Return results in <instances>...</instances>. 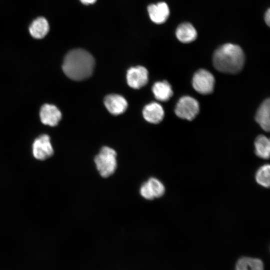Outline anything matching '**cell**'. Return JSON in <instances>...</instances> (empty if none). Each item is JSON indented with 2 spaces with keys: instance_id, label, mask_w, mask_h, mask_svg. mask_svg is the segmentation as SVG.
<instances>
[{
  "instance_id": "cell-19",
  "label": "cell",
  "mask_w": 270,
  "mask_h": 270,
  "mask_svg": "<svg viewBox=\"0 0 270 270\" xmlns=\"http://www.w3.org/2000/svg\"><path fill=\"white\" fill-rule=\"evenodd\" d=\"M147 182L154 198H160L163 196L165 192V188L160 180L154 178H149Z\"/></svg>"
},
{
  "instance_id": "cell-9",
  "label": "cell",
  "mask_w": 270,
  "mask_h": 270,
  "mask_svg": "<svg viewBox=\"0 0 270 270\" xmlns=\"http://www.w3.org/2000/svg\"><path fill=\"white\" fill-rule=\"evenodd\" d=\"M41 122L44 124L52 126H56L62 118V114L58 108L54 105L45 104L40 110Z\"/></svg>"
},
{
  "instance_id": "cell-12",
  "label": "cell",
  "mask_w": 270,
  "mask_h": 270,
  "mask_svg": "<svg viewBox=\"0 0 270 270\" xmlns=\"http://www.w3.org/2000/svg\"><path fill=\"white\" fill-rule=\"evenodd\" d=\"M270 100H266L258 108L255 119L260 127L265 131L269 132L270 128Z\"/></svg>"
},
{
  "instance_id": "cell-4",
  "label": "cell",
  "mask_w": 270,
  "mask_h": 270,
  "mask_svg": "<svg viewBox=\"0 0 270 270\" xmlns=\"http://www.w3.org/2000/svg\"><path fill=\"white\" fill-rule=\"evenodd\" d=\"M199 109L198 102L196 99L190 96H184L178 100L174 111L178 117L192 120L198 114Z\"/></svg>"
},
{
  "instance_id": "cell-13",
  "label": "cell",
  "mask_w": 270,
  "mask_h": 270,
  "mask_svg": "<svg viewBox=\"0 0 270 270\" xmlns=\"http://www.w3.org/2000/svg\"><path fill=\"white\" fill-rule=\"evenodd\" d=\"M178 39L183 43H190L196 40L197 32L190 23L184 22L178 26L176 32Z\"/></svg>"
},
{
  "instance_id": "cell-7",
  "label": "cell",
  "mask_w": 270,
  "mask_h": 270,
  "mask_svg": "<svg viewBox=\"0 0 270 270\" xmlns=\"http://www.w3.org/2000/svg\"><path fill=\"white\" fill-rule=\"evenodd\" d=\"M127 82L134 89H138L146 84L148 82V71L142 66L130 68L127 72Z\"/></svg>"
},
{
  "instance_id": "cell-2",
  "label": "cell",
  "mask_w": 270,
  "mask_h": 270,
  "mask_svg": "<svg viewBox=\"0 0 270 270\" xmlns=\"http://www.w3.org/2000/svg\"><path fill=\"white\" fill-rule=\"evenodd\" d=\"M213 64L218 71L226 74H236L242 68L244 55L240 46L226 44L219 47L213 56Z\"/></svg>"
},
{
  "instance_id": "cell-3",
  "label": "cell",
  "mask_w": 270,
  "mask_h": 270,
  "mask_svg": "<svg viewBox=\"0 0 270 270\" xmlns=\"http://www.w3.org/2000/svg\"><path fill=\"white\" fill-rule=\"evenodd\" d=\"M116 152L111 148L103 146L94 158V162L100 175L104 178L113 174L117 166Z\"/></svg>"
},
{
  "instance_id": "cell-11",
  "label": "cell",
  "mask_w": 270,
  "mask_h": 270,
  "mask_svg": "<svg viewBox=\"0 0 270 270\" xmlns=\"http://www.w3.org/2000/svg\"><path fill=\"white\" fill-rule=\"evenodd\" d=\"M144 119L152 124L160 122L164 117V110L160 104L152 102L146 105L142 111Z\"/></svg>"
},
{
  "instance_id": "cell-20",
  "label": "cell",
  "mask_w": 270,
  "mask_h": 270,
  "mask_svg": "<svg viewBox=\"0 0 270 270\" xmlns=\"http://www.w3.org/2000/svg\"><path fill=\"white\" fill-rule=\"evenodd\" d=\"M140 193L142 196L146 199L150 200L154 198L147 182L142 185Z\"/></svg>"
},
{
  "instance_id": "cell-1",
  "label": "cell",
  "mask_w": 270,
  "mask_h": 270,
  "mask_svg": "<svg viewBox=\"0 0 270 270\" xmlns=\"http://www.w3.org/2000/svg\"><path fill=\"white\" fill-rule=\"evenodd\" d=\"M95 66L92 56L86 50L76 48L66 55L62 70L70 78L76 81L83 80L92 74Z\"/></svg>"
},
{
  "instance_id": "cell-16",
  "label": "cell",
  "mask_w": 270,
  "mask_h": 270,
  "mask_svg": "<svg viewBox=\"0 0 270 270\" xmlns=\"http://www.w3.org/2000/svg\"><path fill=\"white\" fill-rule=\"evenodd\" d=\"M234 270H264V266L258 258L245 256L237 261Z\"/></svg>"
},
{
  "instance_id": "cell-14",
  "label": "cell",
  "mask_w": 270,
  "mask_h": 270,
  "mask_svg": "<svg viewBox=\"0 0 270 270\" xmlns=\"http://www.w3.org/2000/svg\"><path fill=\"white\" fill-rule=\"evenodd\" d=\"M152 91L155 98L161 102L168 101L173 94L170 84L166 80L154 83L152 87Z\"/></svg>"
},
{
  "instance_id": "cell-22",
  "label": "cell",
  "mask_w": 270,
  "mask_h": 270,
  "mask_svg": "<svg viewBox=\"0 0 270 270\" xmlns=\"http://www.w3.org/2000/svg\"><path fill=\"white\" fill-rule=\"evenodd\" d=\"M84 4H90L94 3L96 0H80Z\"/></svg>"
},
{
  "instance_id": "cell-5",
  "label": "cell",
  "mask_w": 270,
  "mask_h": 270,
  "mask_svg": "<svg viewBox=\"0 0 270 270\" xmlns=\"http://www.w3.org/2000/svg\"><path fill=\"white\" fill-rule=\"evenodd\" d=\"M192 84L194 88L198 93L210 94L214 90V78L210 72L200 69L194 74Z\"/></svg>"
},
{
  "instance_id": "cell-10",
  "label": "cell",
  "mask_w": 270,
  "mask_h": 270,
  "mask_svg": "<svg viewBox=\"0 0 270 270\" xmlns=\"http://www.w3.org/2000/svg\"><path fill=\"white\" fill-rule=\"evenodd\" d=\"M148 12L152 21L157 24L164 22L170 15L169 8L164 2L149 5Z\"/></svg>"
},
{
  "instance_id": "cell-6",
  "label": "cell",
  "mask_w": 270,
  "mask_h": 270,
  "mask_svg": "<svg viewBox=\"0 0 270 270\" xmlns=\"http://www.w3.org/2000/svg\"><path fill=\"white\" fill-rule=\"evenodd\" d=\"M54 152L48 135L42 134L34 140L32 152L35 158L40 160H46L52 156Z\"/></svg>"
},
{
  "instance_id": "cell-8",
  "label": "cell",
  "mask_w": 270,
  "mask_h": 270,
  "mask_svg": "<svg viewBox=\"0 0 270 270\" xmlns=\"http://www.w3.org/2000/svg\"><path fill=\"white\" fill-rule=\"evenodd\" d=\"M104 104L108 111L115 116L124 113L128 107L126 100L122 96L116 94L106 96L104 99Z\"/></svg>"
},
{
  "instance_id": "cell-18",
  "label": "cell",
  "mask_w": 270,
  "mask_h": 270,
  "mask_svg": "<svg viewBox=\"0 0 270 270\" xmlns=\"http://www.w3.org/2000/svg\"><path fill=\"white\" fill-rule=\"evenodd\" d=\"M270 170L268 164H265L260 167L256 174V180L258 184L264 188L270 186Z\"/></svg>"
},
{
  "instance_id": "cell-21",
  "label": "cell",
  "mask_w": 270,
  "mask_h": 270,
  "mask_svg": "<svg viewBox=\"0 0 270 270\" xmlns=\"http://www.w3.org/2000/svg\"><path fill=\"white\" fill-rule=\"evenodd\" d=\"M264 20L266 22V24L268 26H270V9H268L267 11L266 12L265 15H264Z\"/></svg>"
},
{
  "instance_id": "cell-17",
  "label": "cell",
  "mask_w": 270,
  "mask_h": 270,
  "mask_svg": "<svg viewBox=\"0 0 270 270\" xmlns=\"http://www.w3.org/2000/svg\"><path fill=\"white\" fill-rule=\"evenodd\" d=\"M255 153L256 155L264 159H268L270 156V140L264 135L256 137L254 141Z\"/></svg>"
},
{
  "instance_id": "cell-15",
  "label": "cell",
  "mask_w": 270,
  "mask_h": 270,
  "mask_svg": "<svg viewBox=\"0 0 270 270\" xmlns=\"http://www.w3.org/2000/svg\"><path fill=\"white\" fill-rule=\"evenodd\" d=\"M49 30V24L47 20L43 17L35 19L29 28L30 33L36 38H42L44 37Z\"/></svg>"
}]
</instances>
